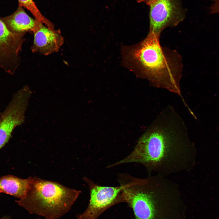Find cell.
I'll list each match as a JSON object with an SVG mask.
<instances>
[{
  "mask_svg": "<svg viewBox=\"0 0 219 219\" xmlns=\"http://www.w3.org/2000/svg\"><path fill=\"white\" fill-rule=\"evenodd\" d=\"M193 145L181 118L172 107L158 115L139 139L133 151L113 164L136 163L143 165L148 176L163 177L190 170Z\"/></svg>",
  "mask_w": 219,
  "mask_h": 219,
  "instance_id": "1",
  "label": "cell"
},
{
  "mask_svg": "<svg viewBox=\"0 0 219 219\" xmlns=\"http://www.w3.org/2000/svg\"><path fill=\"white\" fill-rule=\"evenodd\" d=\"M160 36L149 32L134 45L122 46L123 65L153 86L181 96L183 64L178 52L162 47Z\"/></svg>",
  "mask_w": 219,
  "mask_h": 219,
  "instance_id": "2",
  "label": "cell"
},
{
  "mask_svg": "<svg viewBox=\"0 0 219 219\" xmlns=\"http://www.w3.org/2000/svg\"><path fill=\"white\" fill-rule=\"evenodd\" d=\"M120 199L131 207L136 219H157V207L179 203L181 197L176 183L155 175L137 178L123 190Z\"/></svg>",
  "mask_w": 219,
  "mask_h": 219,
  "instance_id": "3",
  "label": "cell"
},
{
  "mask_svg": "<svg viewBox=\"0 0 219 219\" xmlns=\"http://www.w3.org/2000/svg\"><path fill=\"white\" fill-rule=\"evenodd\" d=\"M80 193L57 182L31 177L27 193L16 202L30 214L58 219L70 210Z\"/></svg>",
  "mask_w": 219,
  "mask_h": 219,
  "instance_id": "4",
  "label": "cell"
},
{
  "mask_svg": "<svg viewBox=\"0 0 219 219\" xmlns=\"http://www.w3.org/2000/svg\"><path fill=\"white\" fill-rule=\"evenodd\" d=\"M89 185L90 199L85 211L78 215V219H96L103 212L117 203V199L123 189L127 186V181H120L117 186H100L86 177L83 178Z\"/></svg>",
  "mask_w": 219,
  "mask_h": 219,
  "instance_id": "5",
  "label": "cell"
},
{
  "mask_svg": "<svg viewBox=\"0 0 219 219\" xmlns=\"http://www.w3.org/2000/svg\"><path fill=\"white\" fill-rule=\"evenodd\" d=\"M149 6V32L159 36L165 29L176 26L184 19L179 0H155Z\"/></svg>",
  "mask_w": 219,
  "mask_h": 219,
  "instance_id": "6",
  "label": "cell"
},
{
  "mask_svg": "<svg viewBox=\"0 0 219 219\" xmlns=\"http://www.w3.org/2000/svg\"><path fill=\"white\" fill-rule=\"evenodd\" d=\"M27 88H24L15 94L0 115V149L8 142L14 129L24 120L28 95Z\"/></svg>",
  "mask_w": 219,
  "mask_h": 219,
  "instance_id": "7",
  "label": "cell"
},
{
  "mask_svg": "<svg viewBox=\"0 0 219 219\" xmlns=\"http://www.w3.org/2000/svg\"><path fill=\"white\" fill-rule=\"evenodd\" d=\"M24 36L11 32L0 19V68L8 73L14 74L19 64Z\"/></svg>",
  "mask_w": 219,
  "mask_h": 219,
  "instance_id": "8",
  "label": "cell"
},
{
  "mask_svg": "<svg viewBox=\"0 0 219 219\" xmlns=\"http://www.w3.org/2000/svg\"><path fill=\"white\" fill-rule=\"evenodd\" d=\"M43 24L35 19L32 31L33 42L31 49L33 53L48 55L58 52L64 40L60 30L50 29Z\"/></svg>",
  "mask_w": 219,
  "mask_h": 219,
  "instance_id": "9",
  "label": "cell"
},
{
  "mask_svg": "<svg viewBox=\"0 0 219 219\" xmlns=\"http://www.w3.org/2000/svg\"><path fill=\"white\" fill-rule=\"evenodd\" d=\"M0 19L11 32L24 35L27 33L32 32L35 22V19L29 16L19 5L12 14L0 17Z\"/></svg>",
  "mask_w": 219,
  "mask_h": 219,
  "instance_id": "10",
  "label": "cell"
},
{
  "mask_svg": "<svg viewBox=\"0 0 219 219\" xmlns=\"http://www.w3.org/2000/svg\"><path fill=\"white\" fill-rule=\"evenodd\" d=\"M31 177L25 179L8 175L0 178L2 192L21 199L27 193L29 188Z\"/></svg>",
  "mask_w": 219,
  "mask_h": 219,
  "instance_id": "11",
  "label": "cell"
},
{
  "mask_svg": "<svg viewBox=\"0 0 219 219\" xmlns=\"http://www.w3.org/2000/svg\"><path fill=\"white\" fill-rule=\"evenodd\" d=\"M19 5L27 9L32 14L36 19L40 21L48 28L54 29V25L45 17L38 9L33 0H18Z\"/></svg>",
  "mask_w": 219,
  "mask_h": 219,
  "instance_id": "12",
  "label": "cell"
},
{
  "mask_svg": "<svg viewBox=\"0 0 219 219\" xmlns=\"http://www.w3.org/2000/svg\"><path fill=\"white\" fill-rule=\"evenodd\" d=\"M213 3L209 9L210 14L219 13V0H211Z\"/></svg>",
  "mask_w": 219,
  "mask_h": 219,
  "instance_id": "13",
  "label": "cell"
},
{
  "mask_svg": "<svg viewBox=\"0 0 219 219\" xmlns=\"http://www.w3.org/2000/svg\"><path fill=\"white\" fill-rule=\"evenodd\" d=\"M0 219H10V217L9 216H5L3 217H2L0 218Z\"/></svg>",
  "mask_w": 219,
  "mask_h": 219,
  "instance_id": "14",
  "label": "cell"
},
{
  "mask_svg": "<svg viewBox=\"0 0 219 219\" xmlns=\"http://www.w3.org/2000/svg\"><path fill=\"white\" fill-rule=\"evenodd\" d=\"M1 192H2V191H1V189H0V193H1Z\"/></svg>",
  "mask_w": 219,
  "mask_h": 219,
  "instance_id": "15",
  "label": "cell"
},
{
  "mask_svg": "<svg viewBox=\"0 0 219 219\" xmlns=\"http://www.w3.org/2000/svg\"><path fill=\"white\" fill-rule=\"evenodd\" d=\"M37 219H40V218H38Z\"/></svg>",
  "mask_w": 219,
  "mask_h": 219,
  "instance_id": "16",
  "label": "cell"
}]
</instances>
